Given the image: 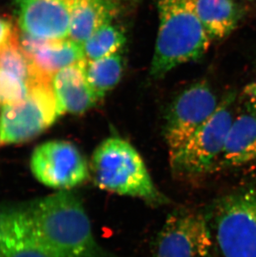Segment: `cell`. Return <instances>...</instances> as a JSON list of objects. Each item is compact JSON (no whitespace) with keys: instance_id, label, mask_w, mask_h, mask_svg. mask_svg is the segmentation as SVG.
Here are the masks:
<instances>
[{"instance_id":"obj_1","label":"cell","mask_w":256,"mask_h":257,"mask_svg":"<svg viewBox=\"0 0 256 257\" xmlns=\"http://www.w3.org/2000/svg\"><path fill=\"white\" fill-rule=\"evenodd\" d=\"M19 208L32 238L53 257H116L96 240L82 201L69 190Z\"/></svg>"},{"instance_id":"obj_2","label":"cell","mask_w":256,"mask_h":257,"mask_svg":"<svg viewBox=\"0 0 256 257\" xmlns=\"http://www.w3.org/2000/svg\"><path fill=\"white\" fill-rule=\"evenodd\" d=\"M157 8L159 27L150 73L161 78L202 58L211 39L197 16L195 0H158Z\"/></svg>"},{"instance_id":"obj_3","label":"cell","mask_w":256,"mask_h":257,"mask_svg":"<svg viewBox=\"0 0 256 257\" xmlns=\"http://www.w3.org/2000/svg\"><path fill=\"white\" fill-rule=\"evenodd\" d=\"M90 173L100 189L140 198L152 205L169 202L153 182L138 150L120 137L105 139L95 149Z\"/></svg>"},{"instance_id":"obj_4","label":"cell","mask_w":256,"mask_h":257,"mask_svg":"<svg viewBox=\"0 0 256 257\" xmlns=\"http://www.w3.org/2000/svg\"><path fill=\"white\" fill-rule=\"evenodd\" d=\"M207 217L220 257H256V187L218 199Z\"/></svg>"},{"instance_id":"obj_5","label":"cell","mask_w":256,"mask_h":257,"mask_svg":"<svg viewBox=\"0 0 256 257\" xmlns=\"http://www.w3.org/2000/svg\"><path fill=\"white\" fill-rule=\"evenodd\" d=\"M235 97L229 94L201 128L181 148L170 154V164L176 174L199 177L217 167L228 133L234 119Z\"/></svg>"},{"instance_id":"obj_6","label":"cell","mask_w":256,"mask_h":257,"mask_svg":"<svg viewBox=\"0 0 256 257\" xmlns=\"http://www.w3.org/2000/svg\"><path fill=\"white\" fill-rule=\"evenodd\" d=\"M63 114L52 82L32 86L25 99L2 107L0 145L30 141L44 133Z\"/></svg>"},{"instance_id":"obj_7","label":"cell","mask_w":256,"mask_h":257,"mask_svg":"<svg viewBox=\"0 0 256 257\" xmlns=\"http://www.w3.org/2000/svg\"><path fill=\"white\" fill-rule=\"evenodd\" d=\"M214 246L207 215L179 209L166 219L153 246V257H209Z\"/></svg>"},{"instance_id":"obj_8","label":"cell","mask_w":256,"mask_h":257,"mask_svg":"<svg viewBox=\"0 0 256 257\" xmlns=\"http://www.w3.org/2000/svg\"><path fill=\"white\" fill-rule=\"evenodd\" d=\"M220 101L204 82L182 91L170 105L166 116L164 137L169 155L178 150L211 117Z\"/></svg>"},{"instance_id":"obj_9","label":"cell","mask_w":256,"mask_h":257,"mask_svg":"<svg viewBox=\"0 0 256 257\" xmlns=\"http://www.w3.org/2000/svg\"><path fill=\"white\" fill-rule=\"evenodd\" d=\"M30 168L42 184L59 191L82 184L90 176L88 163L77 146L63 140L37 147L31 156Z\"/></svg>"},{"instance_id":"obj_10","label":"cell","mask_w":256,"mask_h":257,"mask_svg":"<svg viewBox=\"0 0 256 257\" xmlns=\"http://www.w3.org/2000/svg\"><path fill=\"white\" fill-rule=\"evenodd\" d=\"M18 22L24 34L39 39L69 38L71 0H17Z\"/></svg>"},{"instance_id":"obj_11","label":"cell","mask_w":256,"mask_h":257,"mask_svg":"<svg viewBox=\"0 0 256 257\" xmlns=\"http://www.w3.org/2000/svg\"><path fill=\"white\" fill-rule=\"evenodd\" d=\"M20 43L38 72L49 80L61 69L87 60L82 44L69 38L48 40L22 33Z\"/></svg>"},{"instance_id":"obj_12","label":"cell","mask_w":256,"mask_h":257,"mask_svg":"<svg viewBox=\"0 0 256 257\" xmlns=\"http://www.w3.org/2000/svg\"><path fill=\"white\" fill-rule=\"evenodd\" d=\"M86 64L87 60L68 66L52 78L53 92L63 114H82L101 100L87 81Z\"/></svg>"},{"instance_id":"obj_13","label":"cell","mask_w":256,"mask_h":257,"mask_svg":"<svg viewBox=\"0 0 256 257\" xmlns=\"http://www.w3.org/2000/svg\"><path fill=\"white\" fill-rule=\"evenodd\" d=\"M256 104L234 115L217 167L233 168L256 161Z\"/></svg>"},{"instance_id":"obj_14","label":"cell","mask_w":256,"mask_h":257,"mask_svg":"<svg viewBox=\"0 0 256 257\" xmlns=\"http://www.w3.org/2000/svg\"><path fill=\"white\" fill-rule=\"evenodd\" d=\"M0 257H53L32 238L19 207L0 206Z\"/></svg>"},{"instance_id":"obj_15","label":"cell","mask_w":256,"mask_h":257,"mask_svg":"<svg viewBox=\"0 0 256 257\" xmlns=\"http://www.w3.org/2000/svg\"><path fill=\"white\" fill-rule=\"evenodd\" d=\"M69 39L82 44L97 29L112 23L117 14L116 0H71Z\"/></svg>"},{"instance_id":"obj_16","label":"cell","mask_w":256,"mask_h":257,"mask_svg":"<svg viewBox=\"0 0 256 257\" xmlns=\"http://www.w3.org/2000/svg\"><path fill=\"white\" fill-rule=\"evenodd\" d=\"M195 6L210 39H225L241 19V10L233 0H195Z\"/></svg>"},{"instance_id":"obj_17","label":"cell","mask_w":256,"mask_h":257,"mask_svg":"<svg viewBox=\"0 0 256 257\" xmlns=\"http://www.w3.org/2000/svg\"><path fill=\"white\" fill-rule=\"evenodd\" d=\"M123 68L121 51L96 60L87 61V81L100 99L118 84L122 77Z\"/></svg>"},{"instance_id":"obj_18","label":"cell","mask_w":256,"mask_h":257,"mask_svg":"<svg viewBox=\"0 0 256 257\" xmlns=\"http://www.w3.org/2000/svg\"><path fill=\"white\" fill-rule=\"evenodd\" d=\"M126 35L121 28L109 23L94 32L82 44L85 58L92 61L121 51L126 43Z\"/></svg>"},{"instance_id":"obj_19","label":"cell","mask_w":256,"mask_h":257,"mask_svg":"<svg viewBox=\"0 0 256 257\" xmlns=\"http://www.w3.org/2000/svg\"><path fill=\"white\" fill-rule=\"evenodd\" d=\"M0 69L15 74L31 87L37 83L52 82L38 72L20 45V39L0 50Z\"/></svg>"},{"instance_id":"obj_20","label":"cell","mask_w":256,"mask_h":257,"mask_svg":"<svg viewBox=\"0 0 256 257\" xmlns=\"http://www.w3.org/2000/svg\"><path fill=\"white\" fill-rule=\"evenodd\" d=\"M31 86L7 71L0 69V104L2 107L15 104L25 99Z\"/></svg>"},{"instance_id":"obj_21","label":"cell","mask_w":256,"mask_h":257,"mask_svg":"<svg viewBox=\"0 0 256 257\" xmlns=\"http://www.w3.org/2000/svg\"><path fill=\"white\" fill-rule=\"evenodd\" d=\"M20 39L15 26L10 20L0 18V50Z\"/></svg>"},{"instance_id":"obj_22","label":"cell","mask_w":256,"mask_h":257,"mask_svg":"<svg viewBox=\"0 0 256 257\" xmlns=\"http://www.w3.org/2000/svg\"><path fill=\"white\" fill-rule=\"evenodd\" d=\"M1 113H2V106L0 104V121H1Z\"/></svg>"},{"instance_id":"obj_23","label":"cell","mask_w":256,"mask_h":257,"mask_svg":"<svg viewBox=\"0 0 256 257\" xmlns=\"http://www.w3.org/2000/svg\"><path fill=\"white\" fill-rule=\"evenodd\" d=\"M209 257H213L212 255H210Z\"/></svg>"}]
</instances>
